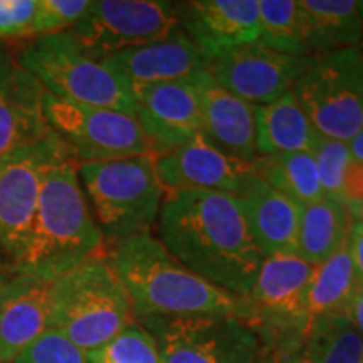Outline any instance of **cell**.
I'll use <instances>...</instances> for the list:
<instances>
[{"instance_id":"obj_5","label":"cell","mask_w":363,"mask_h":363,"mask_svg":"<svg viewBox=\"0 0 363 363\" xmlns=\"http://www.w3.org/2000/svg\"><path fill=\"white\" fill-rule=\"evenodd\" d=\"M79 180L91 202L104 242L152 234L165 190L158 182L155 157L79 163Z\"/></svg>"},{"instance_id":"obj_8","label":"cell","mask_w":363,"mask_h":363,"mask_svg":"<svg viewBox=\"0 0 363 363\" xmlns=\"http://www.w3.org/2000/svg\"><path fill=\"white\" fill-rule=\"evenodd\" d=\"M155 338L162 363H256L259 338L233 313L140 320Z\"/></svg>"},{"instance_id":"obj_24","label":"cell","mask_w":363,"mask_h":363,"mask_svg":"<svg viewBox=\"0 0 363 363\" xmlns=\"http://www.w3.org/2000/svg\"><path fill=\"white\" fill-rule=\"evenodd\" d=\"M353 219L345 203L323 197L301 207L298 225V254L311 264H320L345 247Z\"/></svg>"},{"instance_id":"obj_36","label":"cell","mask_w":363,"mask_h":363,"mask_svg":"<svg viewBox=\"0 0 363 363\" xmlns=\"http://www.w3.org/2000/svg\"><path fill=\"white\" fill-rule=\"evenodd\" d=\"M348 311H350L353 323H355L358 333H360L363 340V288H360V286H358L355 294H353Z\"/></svg>"},{"instance_id":"obj_19","label":"cell","mask_w":363,"mask_h":363,"mask_svg":"<svg viewBox=\"0 0 363 363\" xmlns=\"http://www.w3.org/2000/svg\"><path fill=\"white\" fill-rule=\"evenodd\" d=\"M202 116V136L225 155L252 163L256 152L254 106L229 93L206 69L192 78Z\"/></svg>"},{"instance_id":"obj_16","label":"cell","mask_w":363,"mask_h":363,"mask_svg":"<svg viewBox=\"0 0 363 363\" xmlns=\"http://www.w3.org/2000/svg\"><path fill=\"white\" fill-rule=\"evenodd\" d=\"M45 89L16 57L0 52V160L52 135L44 116Z\"/></svg>"},{"instance_id":"obj_32","label":"cell","mask_w":363,"mask_h":363,"mask_svg":"<svg viewBox=\"0 0 363 363\" xmlns=\"http://www.w3.org/2000/svg\"><path fill=\"white\" fill-rule=\"evenodd\" d=\"M13 363H88V353L57 330L48 328Z\"/></svg>"},{"instance_id":"obj_12","label":"cell","mask_w":363,"mask_h":363,"mask_svg":"<svg viewBox=\"0 0 363 363\" xmlns=\"http://www.w3.org/2000/svg\"><path fill=\"white\" fill-rule=\"evenodd\" d=\"M59 140L21 148L0 160V247L12 264L19 259L39 203L44 170Z\"/></svg>"},{"instance_id":"obj_1","label":"cell","mask_w":363,"mask_h":363,"mask_svg":"<svg viewBox=\"0 0 363 363\" xmlns=\"http://www.w3.org/2000/svg\"><path fill=\"white\" fill-rule=\"evenodd\" d=\"M162 246L187 269L238 299L251 291L264 256L233 194H165L158 214Z\"/></svg>"},{"instance_id":"obj_29","label":"cell","mask_w":363,"mask_h":363,"mask_svg":"<svg viewBox=\"0 0 363 363\" xmlns=\"http://www.w3.org/2000/svg\"><path fill=\"white\" fill-rule=\"evenodd\" d=\"M88 363H162V358L153 335L133 321L101 348L88 353Z\"/></svg>"},{"instance_id":"obj_21","label":"cell","mask_w":363,"mask_h":363,"mask_svg":"<svg viewBox=\"0 0 363 363\" xmlns=\"http://www.w3.org/2000/svg\"><path fill=\"white\" fill-rule=\"evenodd\" d=\"M49 328V281L16 274L0 283V363H13Z\"/></svg>"},{"instance_id":"obj_38","label":"cell","mask_w":363,"mask_h":363,"mask_svg":"<svg viewBox=\"0 0 363 363\" xmlns=\"http://www.w3.org/2000/svg\"><path fill=\"white\" fill-rule=\"evenodd\" d=\"M12 276H16V271H13V264L11 261L6 259V254L0 252V283L11 279Z\"/></svg>"},{"instance_id":"obj_2","label":"cell","mask_w":363,"mask_h":363,"mask_svg":"<svg viewBox=\"0 0 363 363\" xmlns=\"http://www.w3.org/2000/svg\"><path fill=\"white\" fill-rule=\"evenodd\" d=\"M78 167L59 142L45 165L26 246L13 262L16 274L52 281L91 257L103 256L106 242L89 211Z\"/></svg>"},{"instance_id":"obj_37","label":"cell","mask_w":363,"mask_h":363,"mask_svg":"<svg viewBox=\"0 0 363 363\" xmlns=\"http://www.w3.org/2000/svg\"><path fill=\"white\" fill-rule=\"evenodd\" d=\"M348 147H350L353 160L363 163V130L357 136H353L348 142Z\"/></svg>"},{"instance_id":"obj_22","label":"cell","mask_w":363,"mask_h":363,"mask_svg":"<svg viewBox=\"0 0 363 363\" xmlns=\"http://www.w3.org/2000/svg\"><path fill=\"white\" fill-rule=\"evenodd\" d=\"M298 9L308 57L362 45L363 21L357 0H299Z\"/></svg>"},{"instance_id":"obj_20","label":"cell","mask_w":363,"mask_h":363,"mask_svg":"<svg viewBox=\"0 0 363 363\" xmlns=\"http://www.w3.org/2000/svg\"><path fill=\"white\" fill-rule=\"evenodd\" d=\"M234 195L262 256L298 254L301 206L267 185L252 170Z\"/></svg>"},{"instance_id":"obj_17","label":"cell","mask_w":363,"mask_h":363,"mask_svg":"<svg viewBox=\"0 0 363 363\" xmlns=\"http://www.w3.org/2000/svg\"><path fill=\"white\" fill-rule=\"evenodd\" d=\"M103 65L136 94L150 86L192 78L195 72L206 69L207 57L179 29L162 40L113 54Z\"/></svg>"},{"instance_id":"obj_14","label":"cell","mask_w":363,"mask_h":363,"mask_svg":"<svg viewBox=\"0 0 363 363\" xmlns=\"http://www.w3.org/2000/svg\"><path fill=\"white\" fill-rule=\"evenodd\" d=\"M175 7L182 33L207 61L259 43V0H189Z\"/></svg>"},{"instance_id":"obj_30","label":"cell","mask_w":363,"mask_h":363,"mask_svg":"<svg viewBox=\"0 0 363 363\" xmlns=\"http://www.w3.org/2000/svg\"><path fill=\"white\" fill-rule=\"evenodd\" d=\"M311 153L315 157L323 195L342 202L343 179L353 160L348 143L320 135Z\"/></svg>"},{"instance_id":"obj_33","label":"cell","mask_w":363,"mask_h":363,"mask_svg":"<svg viewBox=\"0 0 363 363\" xmlns=\"http://www.w3.org/2000/svg\"><path fill=\"white\" fill-rule=\"evenodd\" d=\"M38 0H0V39L33 35Z\"/></svg>"},{"instance_id":"obj_34","label":"cell","mask_w":363,"mask_h":363,"mask_svg":"<svg viewBox=\"0 0 363 363\" xmlns=\"http://www.w3.org/2000/svg\"><path fill=\"white\" fill-rule=\"evenodd\" d=\"M363 201V163L352 160L343 179L342 202L345 206Z\"/></svg>"},{"instance_id":"obj_23","label":"cell","mask_w":363,"mask_h":363,"mask_svg":"<svg viewBox=\"0 0 363 363\" xmlns=\"http://www.w3.org/2000/svg\"><path fill=\"white\" fill-rule=\"evenodd\" d=\"M254 121L257 157L311 153L320 136L293 91H288L276 101L254 106Z\"/></svg>"},{"instance_id":"obj_28","label":"cell","mask_w":363,"mask_h":363,"mask_svg":"<svg viewBox=\"0 0 363 363\" xmlns=\"http://www.w3.org/2000/svg\"><path fill=\"white\" fill-rule=\"evenodd\" d=\"M259 44L293 57H308L298 0H259Z\"/></svg>"},{"instance_id":"obj_25","label":"cell","mask_w":363,"mask_h":363,"mask_svg":"<svg viewBox=\"0 0 363 363\" xmlns=\"http://www.w3.org/2000/svg\"><path fill=\"white\" fill-rule=\"evenodd\" d=\"M357 288L355 264L347 244L313 269L306 294L308 326L320 318L347 313Z\"/></svg>"},{"instance_id":"obj_4","label":"cell","mask_w":363,"mask_h":363,"mask_svg":"<svg viewBox=\"0 0 363 363\" xmlns=\"http://www.w3.org/2000/svg\"><path fill=\"white\" fill-rule=\"evenodd\" d=\"M135 321L130 294L106 254L49 281V328L91 353Z\"/></svg>"},{"instance_id":"obj_3","label":"cell","mask_w":363,"mask_h":363,"mask_svg":"<svg viewBox=\"0 0 363 363\" xmlns=\"http://www.w3.org/2000/svg\"><path fill=\"white\" fill-rule=\"evenodd\" d=\"M106 257L130 294L135 320L211 313L238 316V298L187 269L155 235L113 244Z\"/></svg>"},{"instance_id":"obj_40","label":"cell","mask_w":363,"mask_h":363,"mask_svg":"<svg viewBox=\"0 0 363 363\" xmlns=\"http://www.w3.org/2000/svg\"><path fill=\"white\" fill-rule=\"evenodd\" d=\"M286 363H311V362L308 360V358H306L305 355H303V353H299V355L289 358V360L286 362Z\"/></svg>"},{"instance_id":"obj_11","label":"cell","mask_w":363,"mask_h":363,"mask_svg":"<svg viewBox=\"0 0 363 363\" xmlns=\"http://www.w3.org/2000/svg\"><path fill=\"white\" fill-rule=\"evenodd\" d=\"M315 264L299 254L264 257L251 291L239 299L242 321H264L271 326L296 328L305 337L308 328L306 294Z\"/></svg>"},{"instance_id":"obj_13","label":"cell","mask_w":363,"mask_h":363,"mask_svg":"<svg viewBox=\"0 0 363 363\" xmlns=\"http://www.w3.org/2000/svg\"><path fill=\"white\" fill-rule=\"evenodd\" d=\"M306 59L286 56L256 43L208 59L206 71L229 93L261 106L291 91Z\"/></svg>"},{"instance_id":"obj_7","label":"cell","mask_w":363,"mask_h":363,"mask_svg":"<svg viewBox=\"0 0 363 363\" xmlns=\"http://www.w3.org/2000/svg\"><path fill=\"white\" fill-rule=\"evenodd\" d=\"M291 91L318 133L348 143L363 130V49L310 56Z\"/></svg>"},{"instance_id":"obj_26","label":"cell","mask_w":363,"mask_h":363,"mask_svg":"<svg viewBox=\"0 0 363 363\" xmlns=\"http://www.w3.org/2000/svg\"><path fill=\"white\" fill-rule=\"evenodd\" d=\"M251 165L254 174L298 206L303 207L325 197L313 153L259 155L254 158Z\"/></svg>"},{"instance_id":"obj_27","label":"cell","mask_w":363,"mask_h":363,"mask_svg":"<svg viewBox=\"0 0 363 363\" xmlns=\"http://www.w3.org/2000/svg\"><path fill=\"white\" fill-rule=\"evenodd\" d=\"M311 363H363V340L350 311L315 320L305 333V352Z\"/></svg>"},{"instance_id":"obj_6","label":"cell","mask_w":363,"mask_h":363,"mask_svg":"<svg viewBox=\"0 0 363 363\" xmlns=\"http://www.w3.org/2000/svg\"><path fill=\"white\" fill-rule=\"evenodd\" d=\"M16 61L54 96L135 115L136 99L128 86L86 56L67 33L34 38L19 49Z\"/></svg>"},{"instance_id":"obj_15","label":"cell","mask_w":363,"mask_h":363,"mask_svg":"<svg viewBox=\"0 0 363 363\" xmlns=\"http://www.w3.org/2000/svg\"><path fill=\"white\" fill-rule=\"evenodd\" d=\"M135 116L152 155H165L202 135L197 93L189 79L145 88L135 94Z\"/></svg>"},{"instance_id":"obj_10","label":"cell","mask_w":363,"mask_h":363,"mask_svg":"<svg viewBox=\"0 0 363 363\" xmlns=\"http://www.w3.org/2000/svg\"><path fill=\"white\" fill-rule=\"evenodd\" d=\"M179 29L175 2L96 0L67 34L86 56L103 62L113 54L169 38Z\"/></svg>"},{"instance_id":"obj_41","label":"cell","mask_w":363,"mask_h":363,"mask_svg":"<svg viewBox=\"0 0 363 363\" xmlns=\"http://www.w3.org/2000/svg\"><path fill=\"white\" fill-rule=\"evenodd\" d=\"M360 13H362V21H363V2H360ZM360 48L363 49V39H362V45Z\"/></svg>"},{"instance_id":"obj_39","label":"cell","mask_w":363,"mask_h":363,"mask_svg":"<svg viewBox=\"0 0 363 363\" xmlns=\"http://www.w3.org/2000/svg\"><path fill=\"white\" fill-rule=\"evenodd\" d=\"M347 208L348 212H350L353 222H362L363 224V201L357 203H350V206H347Z\"/></svg>"},{"instance_id":"obj_18","label":"cell","mask_w":363,"mask_h":363,"mask_svg":"<svg viewBox=\"0 0 363 363\" xmlns=\"http://www.w3.org/2000/svg\"><path fill=\"white\" fill-rule=\"evenodd\" d=\"M251 170V163L225 155L202 135L174 152L155 157V172L165 194L211 190L234 195Z\"/></svg>"},{"instance_id":"obj_9","label":"cell","mask_w":363,"mask_h":363,"mask_svg":"<svg viewBox=\"0 0 363 363\" xmlns=\"http://www.w3.org/2000/svg\"><path fill=\"white\" fill-rule=\"evenodd\" d=\"M44 116L52 135L79 163L152 155V148L135 115L88 106L45 91Z\"/></svg>"},{"instance_id":"obj_31","label":"cell","mask_w":363,"mask_h":363,"mask_svg":"<svg viewBox=\"0 0 363 363\" xmlns=\"http://www.w3.org/2000/svg\"><path fill=\"white\" fill-rule=\"evenodd\" d=\"M89 0H38L33 35H51L71 30L89 7Z\"/></svg>"},{"instance_id":"obj_35","label":"cell","mask_w":363,"mask_h":363,"mask_svg":"<svg viewBox=\"0 0 363 363\" xmlns=\"http://www.w3.org/2000/svg\"><path fill=\"white\" fill-rule=\"evenodd\" d=\"M348 249H350L353 264H355L358 286L363 288V224L353 222L350 239H348Z\"/></svg>"}]
</instances>
